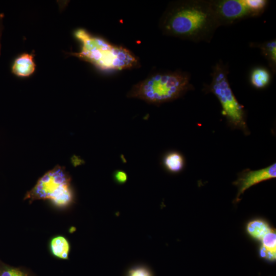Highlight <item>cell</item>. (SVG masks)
Segmentation results:
<instances>
[{"instance_id":"1","label":"cell","mask_w":276,"mask_h":276,"mask_svg":"<svg viewBox=\"0 0 276 276\" xmlns=\"http://www.w3.org/2000/svg\"><path fill=\"white\" fill-rule=\"evenodd\" d=\"M166 35L193 42H210L219 27L209 0L171 2L160 18Z\"/></svg>"},{"instance_id":"2","label":"cell","mask_w":276,"mask_h":276,"mask_svg":"<svg viewBox=\"0 0 276 276\" xmlns=\"http://www.w3.org/2000/svg\"><path fill=\"white\" fill-rule=\"evenodd\" d=\"M74 35L81 43V49L78 52L69 54L101 70H127L138 64L137 58L127 49L112 44L84 29H77Z\"/></svg>"},{"instance_id":"3","label":"cell","mask_w":276,"mask_h":276,"mask_svg":"<svg viewBox=\"0 0 276 276\" xmlns=\"http://www.w3.org/2000/svg\"><path fill=\"white\" fill-rule=\"evenodd\" d=\"M194 88L188 72H158L134 84L127 97L159 105L176 100Z\"/></svg>"},{"instance_id":"4","label":"cell","mask_w":276,"mask_h":276,"mask_svg":"<svg viewBox=\"0 0 276 276\" xmlns=\"http://www.w3.org/2000/svg\"><path fill=\"white\" fill-rule=\"evenodd\" d=\"M24 199L29 203L36 200H48L57 208H67L74 201L71 177L64 167L56 166L38 179L27 192Z\"/></svg>"},{"instance_id":"5","label":"cell","mask_w":276,"mask_h":276,"mask_svg":"<svg viewBox=\"0 0 276 276\" xmlns=\"http://www.w3.org/2000/svg\"><path fill=\"white\" fill-rule=\"evenodd\" d=\"M228 73L227 64L221 60L217 62L212 68L211 81L209 84H204L203 90L212 93L217 97L221 104L222 114L231 125L248 133L244 107L239 103L232 90Z\"/></svg>"},{"instance_id":"6","label":"cell","mask_w":276,"mask_h":276,"mask_svg":"<svg viewBox=\"0 0 276 276\" xmlns=\"http://www.w3.org/2000/svg\"><path fill=\"white\" fill-rule=\"evenodd\" d=\"M219 27L229 26L250 17L259 16L250 0H209Z\"/></svg>"},{"instance_id":"7","label":"cell","mask_w":276,"mask_h":276,"mask_svg":"<svg viewBox=\"0 0 276 276\" xmlns=\"http://www.w3.org/2000/svg\"><path fill=\"white\" fill-rule=\"evenodd\" d=\"M276 177V163L267 167L257 170H245L240 175L238 178L234 182L238 188L236 200L238 201L241 195L251 186Z\"/></svg>"},{"instance_id":"8","label":"cell","mask_w":276,"mask_h":276,"mask_svg":"<svg viewBox=\"0 0 276 276\" xmlns=\"http://www.w3.org/2000/svg\"><path fill=\"white\" fill-rule=\"evenodd\" d=\"M34 55L25 53L18 56L12 65V73L21 77H26L31 75L35 72L36 68Z\"/></svg>"},{"instance_id":"9","label":"cell","mask_w":276,"mask_h":276,"mask_svg":"<svg viewBox=\"0 0 276 276\" xmlns=\"http://www.w3.org/2000/svg\"><path fill=\"white\" fill-rule=\"evenodd\" d=\"M52 255L60 260H68L71 249L70 242L63 236L57 235L51 238L49 243Z\"/></svg>"},{"instance_id":"10","label":"cell","mask_w":276,"mask_h":276,"mask_svg":"<svg viewBox=\"0 0 276 276\" xmlns=\"http://www.w3.org/2000/svg\"><path fill=\"white\" fill-rule=\"evenodd\" d=\"M250 47L258 48L267 60L273 72H276V40L272 39L262 43H251Z\"/></svg>"},{"instance_id":"11","label":"cell","mask_w":276,"mask_h":276,"mask_svg":"<svg viewBox=\"0 0 276 276\" xmlns=\"http://www.w3.org/2000/svg\"><path fill=\"white\" fill-rule=\"evenodd\" d=\"M270 80L271 74L268 69L264 67H255L250 73V83L256 88L266 87Z\"/></svg>"},{"instance_id":"12","label":"cell","mask_w":276,"mask_h":276,"mask_svg":"<svg viewBox=\"0 0 276 276\" xmlns=\"http://www.w3.org/2000/svg\"><path fill=\"white\" fill-rule=\"evenodd\" d=\"M0 276H37L31 270L25 267H14L0 260Z\"/></svg>"},{"instance_id":"13","label":"cell","mask_w":276,"mask_h":276,"mask_svg":"<svg viewBox=\"0 0 276 276\" xmlns=\"http://www.w3.org/2000/svg\"><path fill=\"white\" fill-rule=\"evenodd\" d=\"M271 229L267 223L259 220L252 221L247 226V231L250 235L260 240Z\"/></svg>"},{"instance_id":"14","label":"cell","mask_w":276,"mask_h":276,"mask_svg":"<svg viewBox=\"0 0 276 276\" xmlns=\"http://www.w3.org/2000/svg\"><path fill=\"white\" fill-rule=\"evenodd\" d=\"M164 163L168 170L176 172L182 169L184 160L182 156L179 153L171 152L166 156Z\"/></svg>"},{"instance_id":"15","label":"cell","mask_w":276,"mask_h":276,"mask_svg":"<svg viewBox=\"0 0 276 276\" xmlns=\"http://www.w3.org/2000/svg\"><path fill=\"white\" fill-rule=\"evenodd\" d=\"M263 245L267 248L276 250V233L271 229L262 239Z\"/></svg>"},{"instance_id":"16","label":"cell","mask_w":276,"mask_h":276,"mask_svg":"<svg viewBox=\"0 0 276 276\" xmlns=\"http://www.w3.org/2000/svg\"><path fill=\"white\" fill-rule=\"evenodd\" d=\"M127 276H152L150 270L145 266H138L131 268Z\"/></svg>"},{"instance_id":"17","label":"cell","mask_w":276,"mask_h":276,"mask_svg":"<svg viewBox=\"0 0 276 276\" xmlns=\"http://www.w3.org/2000/svg\"><path fill=\"white\" fill-rule=\"evenodd\" d=\"M261 257L269 261H274L276 258V250H271L262 245L260 250Z\"/></svg>"},{"instance_id":"18","label":"cell","mask_w":276,"mask_h":276,"mask_svg":"<svg viewBox=\"0 0 276 276\" xmlns=\"http://www.w3.org/2000/svg\"><path fill=\"white\" fill-rule=\"evenodd\" d=\"M116 180L120 183H125L127 179V175L125 172L123 171H117L114 175Z\"/></svg>"},{"instance_id":"19","label":"cell","mask_w":276,"mask_h":276,"mask_svg":"<svg viewBox=\"0 0 276 276\" xmlns=\"http://www.w3.org/2000/svg\"><path fill=\"white\" fill-rule=\"evenodd\" d=\"M71 162L75 166L81 165L84 162L81 158L76 155H74L72 157Z\"/></svg>"},{"instance_id":"20","label":"cell","mask_w":276,"mask_h":276,"mask_svg":"<svg viewBox=\"0 0 276 276\" xmlns=\"http://www.w3.org/2000/svg\"><path fill=\"white\" fill-rule=\"evenodd\" d=\"M4 15L3 13H0V55L1 51V37L3 32V30L4 28L3 26V18Z\"/></svg>"}]
</instances>
